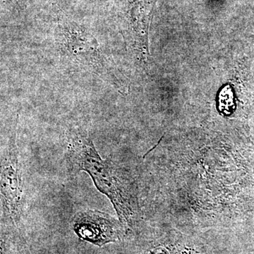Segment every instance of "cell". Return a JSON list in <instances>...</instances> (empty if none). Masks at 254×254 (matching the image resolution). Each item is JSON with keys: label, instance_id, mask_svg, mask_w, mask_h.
<instances>
[{"label": "cell", "instance_id": "obj_1", "mask_svg": "<svg viewBox=\"0 0 254 254\" xmlns=\"http://www.w3.org/2000/svg\"><path fill=\"white\" fill-rule=\"evenodd\" d=\"M67 160L73 170L89 174L96 188L109 198L121 220L128 216L129 206L116 168L111 160L101 158L86 131L73 130L68 135Z\"/></svg>", "mask_w": 254, "mask_h": 254}, {"label": "cell", "instance_id": "obj_2", "mask_svg": "<svg viewBox=\"0 0 254 254\" xmlns=\"http://www.w3.org/2000/svg\"><path fill=\"white\" fill-rule=\"evenodd\" d=\"M18 150L12 137L1 160V196L4 213L17 222L22 214V181Z\"/></svg>", "mask_w": 254, "mask_h": 254}, {"label": "cell", "instance_id": "obj_3", "mask_svg": "<svg viewBox=\"0 0 254 254\" xmlns=\"http://www.w3.org/2000/svg\"><path fill=\"white\" fill-rule=\"evenodd\" d=\"M74 231L80 238L97 246L115 242L120 238V224L109 214L87 210L76 215Z\"/></svg>", "mask_w": 254, "mask_h": 254}]
</instances>
